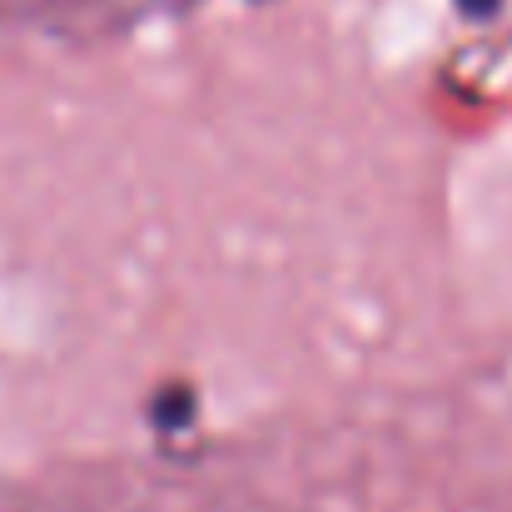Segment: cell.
<instances>
[{
	"instance_id": "1",
	"label": "cell",
	"mask_w": 512,
	"mask_h": 512,
	"mask_svg": "<svg viewBox=\"0 0 512 512\" xmlns=\"http://www.w3.org/2000/svg\"><path fill=\"white\" fill-rule=\"evenodd\" d=\"M458 5H463L468 15H493V10H498V0H458Z\"/></svg>"
}]
</instances>
